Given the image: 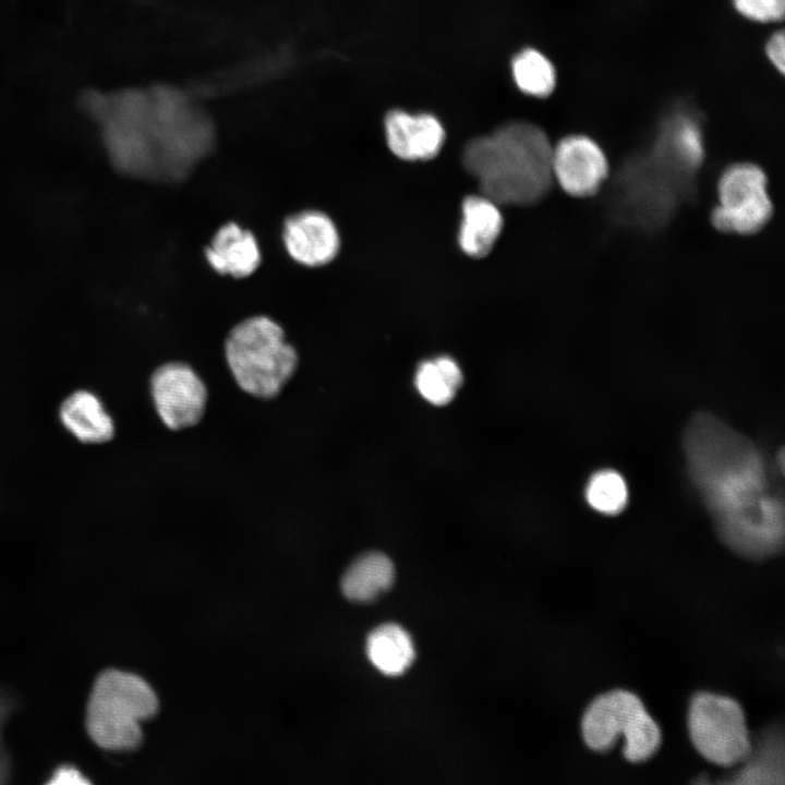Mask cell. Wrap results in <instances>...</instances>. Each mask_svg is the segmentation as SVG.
Returning a JSON list of instances; mask_svg holds the SVG:
<instances>
[{"label":"cell","mask_w":785,"mask_h":785,"mask_svg":"<svg viewBox=\"0 0 785 785\" xmlns=\"http://www.w3.org/2000/svg\"><path fill=\"white\" fill-rule=\"evenodd\" d=\"M765 53L774 68L784 74L785 70V35L783 31L774 33L765 45Z\"/></svg>","instance_id":"obj_25"},{"label":"cell","mask_w":785,"mask_h":785,"mask_svg":"<svg viewBox=\"0 0 785 785\" xmlns=\"http://www.w3.org/2000/svg\"><path fill=\"white\" fill-rule=\"evenodd\" d=\"M651 155L691 184L704 157L703 137L697 119L685 112L667 119L660 130Z\"/></svg>","instance_id":"obj_12"},{"label":"cell","mask_w":785,"mask_h":785,"mask_svg":"<svg viewBox=\"0 0 785 785\" xmlns=\"http://www.w3.org/2000/svg\"><path fill=\"white\" fill-rule=\"evenodd\" d=\"M688 730L695 749L721 766L741 763L751 751L745 712L727 696L709 691L695 693L689 704Z\"/></svg>","instance_id":"obj_6"},{"label":"cell","mask_w":785,"mask_h":785,"mask_svg":"<svg viewBox=\"0 0 785 785\" xmlns=\"http://www.w3.org/2000/svg\"><path fill=\"white\" fill-rule=\"evenodd\" d=\"M204 255L213 270L237 279L251 276L262 263L256 237L235 221H228L216 230Z\"/></svg>","instance_id":"obj_14"},{"label":"cell","mask_w":785,"mask_h":785,"mask_svg":"<svg viewBox=\"0 0 785 785\" xmlns=\"http://www.w3.org/2000/svg\"><path fill=\"white\" fill-rule=\"evenodd\" d=\"M150 389L160 419L171 430L195 425L205 412L206 387L184 363L159 366L153 373Z\"/></svg>","instance_id":"obj_9"},{"label":"cell","mask_w":785,"mask_h":785,"mask_svg":"<svg viewBox=\"0 0 785 785\" xmlns=\"http://www.w3.org/2000/svg\"><path fill=\"white\" fill-rule=\"evenodd\" d=\"M366 653L379 672L397 676L411 665L414 647L411 637L402 627L388 623L376 627L369 635Z\"/></svg>","instance_id":"obj_19"},{"label":"cell","mask_w":785,"mask_h":785,"mask_svg":"<svg viewBox=\"0 0 785 785\" xmlns=\"http://www.w3.org/2000/svg\"><path fill=\"white\" fill-rule=\"evenodd\" d=\"M225 352L238 385L259 398L278 395L293 375L298 354L283 329L266 315L250 316L228 334Z\"/></svg>","instance_id":"obj_5"},{"label":"cell","mask_w":785,"mask_h":785,"mask_svg":"<svg viewBox=\"0 0 785 785\" xmlns=\"http://www.w3.org/2000/svg\"><path fill=\"white\" fill-rule=\"evenodd\" d=\"M585 499L597 512L616 515L628 502V488L624 478L614 470H600L589 480Z\"/></svg>","instance_id":"obj_22"},{"label":"cell","mask_w":785,"mask_h":785,"mask_svg":"<svg viewBox=\"0 0 785 785\" xmlns=\"http://www.w3.org/2000/svg\"><path fill=\"white\" fill-rule=\"evenodd\" d=\"M687 469L721 541L761 560L784 546V502L760 449L715 415L696 414L683 437Z\"/></svg>","instance_id":"obj_2"},{"label":"cell","mask_w":785,"mask_h":785,"mask_svg":"<svg viewBox=\"0 0 785 785\" xmlns=\"http://www.w3.org/2000/svg\"><path fill=\"white\" fill-rule=\"evenodd\" d=\"M385 134L391 153L409 161L434 158L445 141V130L436 117L402 110L386 116Z\"/></svg>","instance_id":"obj_13"},{"label":"cell","mask_w":785,"mask_h":785,"mask_svg":"<svg viewBox=\"0 0 785 785\" xmlns=\"http://www.w3.org/2000/svg\"><path fill=\"white\" fill-rule=\"evenodd\" d=\"M511 71L518 88L529 96L543 98L555 89V68L539 50H521L512 60Z\"/></svg>","instance_id":"obj_21"},{"label":"cell","mask_w":785,"mask_h":785,"mask_svg":"<svg viewBox=\"0 0 785 785\" xmlns=\"http://www.w3.org/2000/svg\"><path fill=\"white\" fill-rule=\"evenodd\" d=\"M552 171L566 193L585 197L600 190L608 174V162L594 140L571 134L553 146Z\"/></svg>","instance_id":"obj_10"},{"label":"cell","mask_w":785,"mask_h":785,"mask_svg":"<svg viewBox=\"0 0 785 785\" xmlns=\"http://www.w3.org/2000/svg\"><path fill=\"white\" fill-rule=\"evenodd\" d=\"M656 722L633 692L614 689L594 698L581 720L585 745L594 751L611 749L619 735L625 746H637L651 737Z\"/></svg>","instance_id":"obj_8"},{"label":"cell","mask_w":785,"mask_h":785,"mask_svg":"<svg viewBox=\"0 0 785 785\" xmlns=\"http://www.w3.org/2000/svg\"><path fill=\"white\" fill-rule=\"evenodd\" d=\"M86 775L76 766L63 764L58 766L50 775L48 784H88Z\"/></svg>","instance_id":"obj_26"},{"label":"cell","mask_w":785,"mask_h":785,"mask_svg":"<svg viewBox=\"0 0 785 785\" xmlns=\"http://www.w3.org/2000/svg\"><path fill=\"white\" fill-rule=\"evenodd\" d=\"M87 109L120 174L179 183L213 153L218 125L192 87L165 78L93 96Z\"/></svg>","instance_id":"obj_1"},{"label":"cell","mask_w":785,"mask_h":785,"mask_svg":"<svg viewBox=\"0 0 785 785\" xmlns=\"http://www.w3.org/2000/svg\"><path fill=\"white\" fill-rule=\"evenodd\" d=\"M420 395L436 406L448 403L462 383V372L450 357L442 355L423 361L415 373Z\"/></svg>","instance_id":"obj_20"},{"label":"cell","mask_w":785,"mask_h":785,"mask_svg":"<svg viewBox=\"0 0 785 785\" xmlns=\"http://www.w3.org/2000/svg\"><path fill=\"white\" fill-rule=\"evenodd\" d=\"M497 205L484 195L464 198L458 242L467 255L481 258L491 252L503 228Z\"/></svg>","instance_id":"obj_16"},{"label":"cell","mask_w":785,"mask_h":785,"mask_svg":"<svg viewBox=\"0 0 785 785\" xmlns=\"http://www.w3.org/2000/svg\"><path fill=\"white\" fill-rule=\"evenodd\" d=\"M764 171L750 162L727 167L717 184L718 205L713 209V226L723 232L751 234L763 228L772 215Z\"/></svg>","instance_id":"obj_7"},{"label":"cell","mask_w":785,"mask_h":785,"mask_svg":"<svg viewBox=\"0 0 785 785\" xmlns=\"http://www.w3.org/2000/svg\"><path fill=\"white\" fill-rule=\"evenodd\" d=\"M14 701L8 693L0 691V784L5 783L10 777L11 763L9 753L3 745L1 733L2 726L14 709Z\"/></svg>","instance_id":"obj_24"},{"label":"cell","mask_w":785,"mask_h":785,"mask_svg":"<svg viewBox=\"0 0 785 785\" xmlns=\"http://www.w3.org/2000/svg\"><path fill=\"white\" fill-rule=\"evenodd\" d=\"M288 255L306 267L330 263L340 249V237L333 219L318 209H302L289 215L281 229Z\"/></svg>","instance_id":"obj_11"},{"label":"cell","mask_w":785,"mask_h":785,"mask_svg":"<svg viewBox=\"0 0 785 785\" xmlns=\"http://www.w3.org/2000/svg\"><path fill=\"white\" fill-rule=\"evenodd\" d=\"M552 153L543 130L514 121L470 141L462 161L482 195L497 204L522 206L541 201L550 191L554 181Z\"/></svg>","instance_id":"obj_3"},{"label":"cell","mask_w":785,"mask_h":785,"mask_svg":"<svg viewBox=\"0 0 785 785\" xmlns=\"http://www.w3.org/2000/svg\"><path fill=\"white\" fill-rule=\"evenodd\" d=\"M744 769L727 783L734 784H784L783 733L773 727L763 733L751 751Z\"/></svg>","instance_id":"obj_18"},{"label":"cell","mask_w":785,"mask_h":785,"mask_svg":"<svg viewBox=\"0 0 785 785\" xmlns=\"http://www.w3.org/2000/svg\"><path fill=\"white\" fill-rule=\"evenodd\" d=\"M394 578L391 560L383 553L371 552L348 567L341 579V590L349 600L367 602L388 590Z\"/></svg>","instance_id":"obj_17"},{"label":"cell","mask_w":785,"mask_h":785,"mask_svg":"<svg viewBox=\"0 0 785 785\" xmlns=\"http://www.w3.org/2000/svg\"><path fill=\"white\" fill-rule=\"evenodd\" d=\"M63 427L84 444H104L114 435V423L101 399L93 391L78 389L60 404Z\"/></svg>","instance_id":"obj_15"},{"label":"cell","mask_w":785,"mask_h":785,"mask_svg":"<svg viewBox=\"0 0 785 785\" xmlns=\"http://www.w3.org/2000/svg\"><path fill=\"white\" fill-rule=\"evenodd\" d=\"M735 10L744 17L758 22L771 23L783 20L785 0H732Z\"/></svg>","instance_id":"obj_23"},{"label":"cell","mask_w":785,"mask_h":785,"mask_svg":"<svg viewBox=\"0 0 785 785\" xmlns=\"http://www.w3.org/2000/svg\"><path fill=\"white\" fill-rule=\"evenodd\" d=\"M157 710V696L142 677L120 669H105L89 692L86 732L101 749L130 750L142 741L141 722L155 715Z\"/></svg>","instance_id":"obj_4"}]
</instances>
